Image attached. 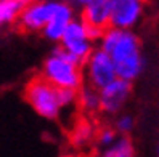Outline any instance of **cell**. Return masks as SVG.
I'll return each mask as SVG.
<instances>
[{"label": "cell", "instance_id": "obj_1", "mask_svg": "<svg viewBox=\"0 0 159 157\" xmlns=\"http://www.w3.org/2000/svg\"><path fill=\"white\" fill-rule=\"evenodd\" d=\"M98 47L113 59L117 77L134 82L143 74L146 59L142 50V40L134 29L108 26L98 40Z\"/></svg>", "mask_w": 159, "mask_h": 157}, {"label": "cell", "instance_id": "obj_2", "mask_svg": "<svg viewBox=\"0 0 159 157\" xmlns=\"http://www.w3.org/2000/svg\"><path fill=\"white\" fill-rule=\"evenodd\" d=\"M40 76L53 84L57 88L79 90L84 85V68L82 63L69 55L60 45L53 48L43 59Z\"/></svg>", "mask_w": 159, "mask_h": 157}, {"label": "cell", "instance_id": "obj_3", "mask_svg": "<svg viewBox=\"0 0 159 157\" xmlns=\"http://www.w3.org/2000/svg\"><path fill=\"white\" fill-rule=\"evenodd\" d=\"M24 99L34 112L45 120L58 119L63 111L58 98V88L42 76L27 82L24 88Z\"/></svg>", "mask_w": 159, "mask_h": 157}, {"label": "cell", "instance_id": "obj_4", "mask_svg": "<svg viewBox=\"0 0 159 157\" xmlns=\"http://www.w3.org/2000/svg\"><path fill=\"white\" fill-rule=\"evenodd\" d=\"M58 43L61 48H64L80 63L85 61L87 56L92 53V50L95 48V42L90 39L87 24L84 23L82 18H76V16L66 26Z\"/></svg>", "mask_w": 159, "mask_h": 157}, {"label": "cell", "instance_id": "obj_5", "mask_svg": "<svg viewBox=\"0 0 159 157\" xmlns=\"http://www.w3.org/2000/svg\"><path fill=\"white\" fill-rule=\"evenodd\" d=\"M82 66H84V80H85V84L98 90L117 77L113 59L100 47L92 50L87 59L82 63Z\"/></svg>", "mask_w": 159, "mask_h": 157}, {"label": "cell", "instance_id": "obj_6", "mask_svg": "<svg viewBox=\"0 0 159 157\" xmlns=\"http://www.w3.org/2000/svg\"><path fill=\"white\" fill-rule=\"evenodd\" d=\"M57 0H29L18 16V27L27 34L42 32L55 11Z\"/></svg>", "mask_w": 159, "mask_h": 157}, {"label": "cell", "instance_id": "obj_7", "mask_svg": "<svg viewBox=\"0 0 159 157\" xmlns=\"http://www.w3.org/2000/svg\"><path fill=\"white\" fill-rule=\"evenodd\" d=\"M109 26L119 29H134L143 20L146 0H109Z\"/></svg>", "mask_w": 159, "mask_h": 157}, {"label": "cell", "instance_id": "obj_8", "mask_svg": "<svg viewBox=\"0 0 159 157\" xmlns=\"http://www.w3.org/2000/svg\"><path fill=\"white\" fill-rule=\"evenodd\" d=\"M132 95V82L116 77L100 88V111L106 116H117Z\"/></svg>", "mask_w": 159, "mask_h": 157}, {"label": "cell", "instance_id": "obj_9", "mask_svg": "<svg viewBox=\"0 0 159 157\" xmlns=\"http://www.w3.org/2000/svg\"><path fill=\"white\" fill-rule=\"evenodd\" d=\"M74 10H76V8H74L69 2H66V0H57L55 11L50 18V21L47 23L45 27L42 29V35L47 40L53 42V43L60 42L66 26L74 18Z\"/></svg>", "mask_w": 159, "mask_h": 157}, {"label": "cell", "instance_id": "obj_10", "mask_svg": "<svg viewBox=\"0 0 159 157\" xmlns=\"http://www.w3.org/2000/svg\"><path fill=\"white\" fill-rule=\"evenodd\" d=\"M109 11L111 3L109 0H90L87 5L80 8V18L87 26L106 29L109 26Z\"/></svg>", "mask_w": 159, "mask_h": 157}, {"label": "cell", "instance_id": "obj_11", "mask_svg": "<svg viewBox=\"0 0 159 157\" xmlns=\"http://www.w3.org/2000/svg\"><path fill=\"white\" fill-rule=\"evenodd\" d=\"M77 104L87 114H93L100 111V90L89 84L82 85L77 90Z\"/></svg>", "mask_w": 159, "mask_h": 157}, {"label": "cell", "instance_id": "obj_12", "mask_svg": "<svg viewBox=\"0 0 159 157\" xmlns=\"http://www.w3.org/2000/svg\"><path fill=\"white\" fill-rule=\"evenodd\" d=\"M103 157H134L135 146L127 135H117V138L108 147L101 149Z\"/></svg>", "mask_w": 159, "mask_h": 157}, {"label": "cell", "instance_id": "obj_13", "mask_svg": "<svg viewBox=\"0 0 159 157\" xmlns=\"http://www.w3.org/2000/svg\"><path fill=\"white\" fill-rule=\"evenodd\" d=\"M24 5L21 0H0V31L18 21Z\"/></svg>", "mask_w": 159, "mask_h": 157}, {"label": "cell", "instance_id": "obj_14", "mask_svg": "<svg viewBox=\"0 0 159 157\" xmlns=\"http://www.w3.org/2000/svg\"><path fill=\"white\" fill-rule=\"evenodd\" d=\"M93 140H95V130L89 122H79L71 132V144L79 149L89 146Z\"/></svg>", "mask_w": 159, "mask_h": 157}, {"label": "cell", "instance_id": "obj_15", "mask_svg": "<svg viewBox=\"0 0 159 157\" xmlns=\"http://www.w3.org/2000/svg\"><path fill=\"white\" fill-rule=\"evenodd\" d=\"M135 127V119L130 114H117L116 122H114V128L119 135H129L130 132L134 130Z\"/></svg>", "mask_w": 159, "mask_h": 157}, {"label": "cell", "instance_id": "obj_16", "mask_svg": "<svg viewBox=\"0 0 159 157\" xmlns=\"http://www.w3.org/2000/svg\"><path fill=\"white\" fill-rule=\"evenodd\" d=\"M117 135L119 133L116 132V128H109V127L101 128V130L97 133V136H95V141H97V146L100 147V151L105 149V147H108L117 138Z\"/></svg>", "mask_w": 159, "mask_h": 157}, {"label": "cell", "instance_id": "obj_17", "mask_svg": "<svg viewBox=\"0 0 159 157\" xmlns=\"http://www.w3.org/2000/svg\"><path fill=\"white\" fill-rule=\"evenodd\" d=\"M58 98L63 109H69L77 104V90L74 88H58Z\"/></svg>", "mask_w": 159, "mask_h": 157}, {"label": "cell", "instance_id": "obj_18", "mask_svg": "<svg viewBox=\"0 0 159 157\" xmlns=\"http://www.w3.org/2000/svg\"><path fill=\"white\" fill-rule=\"evenodd\" d=\"M66 2H69L74 8H82L84 5H87L90 0H66Z\"/></svg>", "mask_w": 159, "mask_h": 157}, {"label": "cell", "instance_id": "obj_19", "mask_svg": "<svg viewBox=\"0 0 159 157\" xmlns=\"http://www.w3.org/2000/svg\"><path fill=\"white\" fill-rule=\"evenodd\" d=\"M156 154L159 155V141H157V146H156Z\"/></svg>", "mask_w": 159, "mask_h": 157}]
</instances>
